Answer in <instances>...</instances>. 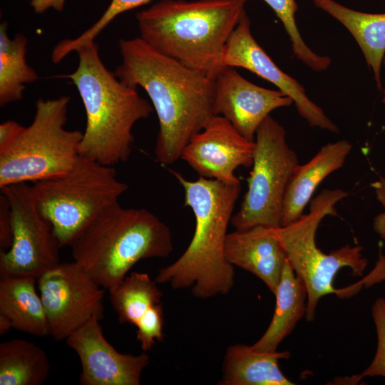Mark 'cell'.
<instances>
[{"mask_svg": "<svg viewBox=\"0 0 385 385\" xmlns=\"http://www.w3.org/2000/svg\"><path fill=\"white\" fill-rule=\"evenodd\" d=\"M119 48L122 61L114 73L147 93L159 123L156 160L173 164L215 115V78L158 52L140 37L120 39Z\"/></svg>", "mask_w": 385, "mask_h": 385, "instance_id": "6da1fadb", "label": "cell"}, {"mask_svg": "<svg viewBox=\"0 0 385 385\" xmlns=\"http://www.w3.org/2000/svg\"><path fill=\"white\" fill-rule=\"evenodd\" d=\"M170 172L184 189V205L192 210L195 227L185 252L161 268L155 279L175 289L191 288L198 299L225 295L232 288L235 277L234 266L225 254L227 230L240 183L227 184L202 177L189 180L178 172Z\"/></svg>", "mask_w": 385, "mask_h": 385, "instance_id": "7a4b0ae2", "label": "cell"}, {"mask_svg": "<svg viewBox=\"0 0 385 385\" xmlns=\"http://www.w3.org/2000/svg\"><path fill=\"white\" fill-rule=\"evenodd\" d=\"M76 69L59 76L76 87L86 115V125L79 155L113 166L131 154L135 123L147 118L153 107L142 98L137 87L120 81L103 64L95 41L78 47Z\"/></svg>", "mask_w": 385, "mask_h": 385, "instance_id": "3957f363", "label": "cell"}, {"mask_svg": "<svg viewBox=\"0 0 385 385\" xmlns=\"http://www.w3.org/2000/svg\"><path fill=\"white\" fill-rule=\"evenodd\" d=\"M249 0H162L136 14L140 38L158 52L213 78Z\"/></svg>", "mask_w": 385, "mask_h": 385, "instance_id": "277c9868", "label": "cell"}, {"mask_svg": "<svg viewBox=\"0 0 385 385\" xmlns=\"http://www.w3.org/2000/svg\"><path fill=\"white\" fill-rule=\"evenodd\" d=\"M69 246L74 262L108 292L139 260L166 257L173 250L166 224L146 209L119 202L91 220Z\"/></svg>", "mask_w": 385, "mask_h": 385, "instance_id": "5b68a950", "label": "cell"}, {"mask_svg": "<svg viewBox=\"0 0 385 385\" xmlns=\"http://www.w3.org/2000/svg\"><path fill=\"white\" fill-rule=\"evenodd\" d=\"M348 193L341 189H325L310 202L309 212L296 221L275 227L277 239L296 274L303 281L307 293L305 319H314L319 301L327 294L339 297L350 292L337 289L333 281L338 272L349 268L354 276H362L367 266L361 245H345L326 254L316 244V232L322 220L337 215L335 205Z\"/></svg>", "mask_w": 385, "mask_h": 385, "instance_id": "8992f818", "label": "cell"}, {"mask_svg": "<svg viewBox=\"0 0 385 385\" xmlns=\"http://www.w3.org/2000/svg\"><path fill=\"white\" fill-rule=\"evenodd\" d=\"M70 97L38 98L31 123L0 149V188L66 173L79 155L83 133L65 128Z\"/></svg>", "mask_w": 385, "mask_h": 385, "instance_id": "52a82bcc", "label": "cell"}, {"mask_svg": "<svg viewBox=\"0 0 385 385\" xmlns=\"http://www.w3.org/2000/svg\"><path fill=\"white\" fill-rule=\"evenodd\" d=\"M41 215L51 225L60 247L70 245L96 216L118 202L128 185L113 166L79 155L64 175L34 183Z\"/></svg>", "mask_w": 385, "mask_h": 385, "instance_id": "ba28073f", "label": "cell"}, {"mask_svg": "<svg viewBox=\"0 0 385 385\" xmlns=\"http://www.w3.org/2000/svg\"><path fill=\"white\" fill-rule=\"evenodd\" d=\"M299 165L283 126L270 115L257 130L247 190L231 224L235 230L280 226L284 197Z\"/></svg>", "mask_w": 385, "mask_h": 385, "instance_id": "9c48e42d", "label": "cell"}, {"mask_svg": "<svg viewBox=\"0 0 385 385\" xmlns=\"http://www.w3.org/2000/svg\"><path fill=\"white\" fill-rule=\"evenodd\" d=\"M0 188L9 201L13 226L12 244L0 252V274L38 279L60 262L58 239L38 210L31 185L19 183Z\"/></svg>", "mask_w": 385, "mask_h": 385, "instance_id": "30bf717a", "label": "cell"}, {"mask_svg": "<svg viewBox=\"0 0 385 385\" xmlns=\"http://www.w3.org/2000/svg\"><path fill=\"white\" fill-rule=\"evenodd\" d=\"M38 285L53 339H66L91 319L103 318L104 288L76 262H60L38 278Z\"/></svg>", "mask_w": 385, "mask_h": 385, "instance_id": "8fae6325", "label": "cell"}, {"mask_svg": "<svg viewBox=\"0 0 385 385\" xmlns=\"http://www.w3.org/2000/svg\"><path fill=\"white\" fill-rule=\"evenodd\" d=\"M221 66L245 68L272 83L293 100L299 115L310 126L333 133L339 132L337 125L308 98L303 86L281 70L256 41L246 12L224 47Z\"/></svg>", "mask_w": 385, "mask_h": 385, "instance_id": "7c38bea8", "label": "cell"}, {"mask_svg": "<svg viewBox=\"0 0 385 385\" xmlns=\"http://www.w3.org/2000/svg\"><path fill=\"white\" fill-rule=\"evenodd\" d=\"M255 141L245 138L226 118L214 115L184 148L180 158L200 177L227 184L240 181L234 172L253 163Z\"/></svg>", "mask_w": 385, "mask_h": 385, "instance_id": "4fadbf2b", "label": "cell"}, {"mask_svg": "<svg viewBox=\"0 0 385 385\" xmlns=\"http://www.w3.org/2000/svg\"><path fill=\"white\" fill-rule=\"evenodd\" d=\"M100 321L91 319L66 339L80 359L81 384L139 385L149 356L118 351L106 339Z\"/></svg>", "mask_w": 385, "mask_h": 385, "instance_id": "5bb4252c", "label": "cell"}, {"mask_svg": "<svg viewBox=\"0 0 385 385\" xmlns=\"http://www.w3.org/2000/svg\"><path fill=\"white\" fill-rule=\"evenodd\" d=\"M293 103L280 90L259 86L234 67H223L215 76L214 115L228 120L249 140L255 141L257 128L272 111Z\"/></svg>", "mask_w": 385, "mask_h": 385, "instance_id": "9a60e30c", "label": "cell"}, {"mask_svg": "<svg viewBox=\"0 0 385 385\" xmlns=\"http://www.w3.org/2000/svg\"><path fill=\"white\" fill-rule=\"evenodd\" d=\"M225 254L231 265L255 275L275 293L287 259L275 227L260 225L228 233Z\"/></svg>", "mask_w": 385, "mask_h": 385, "instance_id": "2e32d148", "label": "cell"}, {"mask_svg": "<svg viewBox=\"0 0 385 385\" xmlns=\"http://www.w3.org/2000/svg\"><path fill=\"white\" fill-rule=\"evenodd\" d=\"M351 148L346 140L329 143L307 163L298 165L285 192L280 226L287 225L303 215L317 188L344 165Z\"/></svg>", "mask_w": 385, "mask_h": 385, "instance_id": "e0dca14e", "label": "cell"}, {"mask_svg": "<svg viewBox=\"0 0 385 385\" xmlns=\"http://www.w3.org/2000/svg\"><path fill=\"white\" fill-rule=\"evenodd\" d=\"M314 4L340 22L352 35L382 91L381 66L385 55V13L356 11L334 0H312Z\"/></svg>", "mask_w": 385, "mask_h": 385, "instance_id": "ac0fdd59", "label": "cell"}, {"mask_svg": "<svg viewBox=\"0 0 385 385\" xmlns=\"http://www.w3.org/2000/svg\"><path fill=\"white\" fill-rule=\"evenodd\" d=\"M289 351H259L252 346L235 344L225 352L222 385H293L282 371L279 359H287Z\"/></svg>", "mask_w": 385, "mask_h": 385, "instance_id": "d6986e66", "label": "cell"}, {"mask_svg": "<svg viewBox=\"0 0 385 385\" xmlns=\"http://www.w3.org/2000/svg\"><path fill=\"white\" fill-rule=\"evenodd\" d=\"M274 312L269 327L260 339L252 345L259 351H276L278 346L294 329L307 311V289L286 259L280 280L274 294Z\"/></svg>", "mask_w": 385, "mask_h": 385, "instance_id": "ffe728a7", "label": "cell"}, {"mask_svg": "<svg viewBox=\"0 0 385 385\" xmlns=\"http://www.w3.org/2000/svg\"><path fill=\"white\" fill-rule=\"evenodd\" d=\"M36 278L1 275L0 313L11 321L13 328L37 337L48 335L47 319Z\"/></svg>", "mask_w": 385, "mask_h": 385, "instance_id": "44dd1931", "label": "cell"}, {"mask_svg": "<svg viewBox=\"0 0 385 385\" xmlns=\"http://www.w3.org/2000/svg\"><path fill=\"white\" fill-rule=\"evenodd\" d=\"M49 372L46 352L32 342L12 339L0 344V385H41Z\"/></svg>", "mask_w": 385, "mask_h": 385, "instance_id": "7402d4cb", "label": "cell"}, {"mask_svg": "<svg viewBox=\"0 0 385 385\" xmlns=\"http://www.w3.org/2000/svg\"><path fill=\"white\" fill-rule=\"evenodd\" d=\"M27 38L18 33L13 38L7 34V24L0 26V106L21 100L25 84L38 79L36 72L27 63Z\"/></svg>", "mask_w": 385, "mask_h": 385, "instance_id": "603a6c76", "label": "cell"}, {"mask_svg": "<svg viewBox=\"0 0 385 385\" xmlns=\"http://www.w3.org/2000/svg\"><path fill=\"white\" fill-rule=\"evenodd\" d=\"M146 273L132 272L110 292V301L120 323L135 326L152 306L161 303L163 292Z\"/></svg>", "mask_w": 385, "mask_h": 385, "instance_id": "cb8c5ba5", "label": "cell"}, {"mask_svg": "<svg viewBox=\"0 0 385 385\" xmlns=\"http://www.w3.org/2000/svg\"><path fill=\"white\" fill-rule=\"evenodd\" d=\"M274 11L289 36L292 51L298 60L317 72L325 71L331 64L327 56L314 53L305 43L298 29L295 15L296 0H263Z\"/></svg>", "mask_w": 385, "mask_h": 385, "instance_id": "d4e9b609", "label": "cell"}, {"mask_svg": "<svg viewBox=\"0 0 385 385\" xmlns=\"http://www.w3.org/2000/svg\"><path fill=\"white\" fill-rule=\"evenodd\" d=\"M152 0H112L101 17L90 28L74 38L60 41L53 49L51 59L54 63L61 61L70 53L76 51L81 46L95 41L97 36L119 14Z\"/></svg>", "mask_w": 385, "mask_h": 385, "instance_id": "484cf974", "label": "cell"}, {"mask_svg": "<svg viewBox=\"0 0 385 385\" xmlns=\"http://www.w3.org/2000/svg\"><path fill=\"white\" fill-rule=\"evenodd\" d=\"M371 315L376 328L377 346L375 355L370 364L359 374L354 376L351 384L365 377H384L385 379V299L377 298L371 307Z\"/></svg>", "mask_w": 385, "mask_h": 385, "instance_id": "4316f807", "label": "cell"}, {"mask_svg": "<svg viewBox=\"0 0 385 385\" xmlns=\"http://www.w3.org/2000/svg\"><path fill=\"white\" fill-rule=\"evenodd\" d=\"M163 309L161 303L149 308L138 319L136 337L143 351L152 349L155 341L163 340Z\"/></svg>", "mask_w": 385, "mask_h": 385, "instance_id": "83f0119b", "label": "cell"}, {"mask_svg": "<svg viewBox=\"0 0 385 385\" xmlns=\"http://www.w3.org/2000/svg\"><path fill=\"white\" fill-rule=\"evenodd\" d=\"M13 240V226L11 208L6 197L0 195V248L9 249Z\"/></svg>", "mask_w": 385, "mask_h": 385, "instance_id": "f1b7e54d", "label": "cell"}, {"mask_svg": "<svg viewBox=\"0 0 385 385\" xmlns=\"http://www.w3.org/2000/svg\"><path fill=\"white\" fill-rule=\"evenodd\" d=\"M376 200L384 207V211L377 215L373 221L374 232L382 240H385V178L380 176L377 180L371 184Z\"/></svg>", "mask_w": 385, "mask_h": 385, "instance_id": "f546056e", "label": "cell"}, {"mask_svg": "<svg viewBox=\"0 0 385 385\" xmlns=\"http://www.w3.org/2000/svg\"><path fill=\"white\" fill-rule=\"evenodd\" d=\"M22 126L12 120H8L0 124V149L5 148L12 141Z\"/></svg>", "mask_w": 385, "mask_h": 385, "instance_id": "4dcf8cb0", "label": "cell"}, {"mask_svg": "<svg viewBox=\"0 0 385 385\" xmlns=\"http://www.w3.org/2000/svg\"><path fill=\"white\" fill-rule=\"evenodd\" d=\"M65 1L66 0H31V5L36 13L41 14L51 8L61 11Z\"/></svg>", "mask_w": 385, "mask_h": 385, "instance_id": "1f68e13d", "label": "cell"}, {"mask_svg": "<svg viewBox=\"0 0 385 385\" xmlns=\"http://www.w3.org/2000/svg\"><path fill=\"white\" fill-rule=\"evenodd\" d=\"M11 319L5 314L0 313V335H4L12 328Z\"/></svg>", "mask_w": 385, "mask_h": 385, "instance_id": "d6a6232c", "label": "cell"}, {"mask_svg": "<svg viewBox=\"0 0 385 385\" xmlns=\"http://www.w3.org/2000/svg\"><path fill=\"white\" fill-rule=\"evenodd\" d=\"M382 65H383L384 67L385 68V55H384V56ZM381 102H382V103H384V105L385 106V90L383 91V97H382V99H381Z\"/></svg>", "mask_w": 385, "mask_h": 385, "instance_id": "836d02e7", "label": "cell"}]
</instances>
